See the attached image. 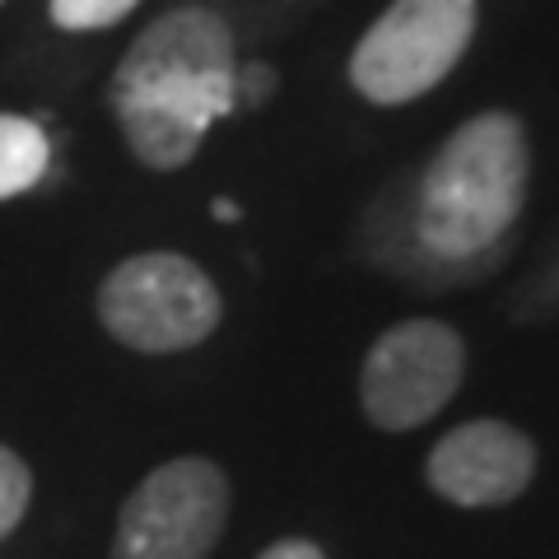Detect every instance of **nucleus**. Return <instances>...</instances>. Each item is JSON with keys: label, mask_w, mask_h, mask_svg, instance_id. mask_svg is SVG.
Here are the masks:
<instances>
[{"label": "nucleus", "mask_w": 559, "mask_h": 559, "mask_svg": "<svg viewBox=\"0 0 559 559\" xmlns=\"http://www.w3.org/2000/svg\"><path fill=\"white\" fill-rule=\"evenodd\" d=\"M135 5L140 0H51V20L70 33H94V28L121 24Z\"/></svg>", "instance_id": "9d476101"}, {"label": "nucleus", "mask_w": 559, "mask_h": 559, "mask_svg": "<svg viewBox=\"0 0 559 559\" xmlns=\"http://www.w3.org/2000/svg\"><path fill=\"white\" fill-rule=\"evenodd\" d=\"M108 98L140 164L159 173L182 168L201 150L205 131L238 108L229 24L201 5L154 20L127 47Z\"/></svg>", "instance_id": "f257e3e1"}, {"label": "nucleus", "mask_w": 559, "mask_h": 559, "mask_svg": "<svg viewBox=\"0 0 559 559\" xmlns=\"http://www.w3.org/2000/svg\"><path fill=\"white\" fill-rule=\"evenodd\" d=\"M234 485L210 457H173L117 513L112 559H210L229 527Z\"/></svg>", "instance_id": "39448f33"}, {"label": "nucleus", "mask_w": 559, "mask_h": 559, "mask_svg": "<svg viewBox=\"0 0 559 559\" xmlns=\"http://www.w3.org/2000/svg\"><path fill=\"white\" fill-rule=\"evenodd\" d=\"M471 33L476 0H392L349 57V84L378 108H401L448 80Z\"/></svg>", "instance_id": "20e7f679"}, {"label": "nucleus", "mask_w": 559, "mask_h": 559, "mask_svg": "<svg viewBox=\"0 0 559 559\" xmlns=\"http://www.w3.org/2000/svg\"><path fill=\"white\" fill-rule=\"evenodd\" d=\"M51 140L38 121L0 112V201L24 197L47 178Z\"/></svg>", "instance_id": "6e6552de"}, {"label": "nucleus", "mask_w": 559, "mask_h": 559, "mask_svg": "<svg viewBox=\"0 0 559 559\" xmlns=\"http://www.w3.org/2000/svg\"><path fill=\"white\" fill-rule=\"evenodd\" d=\"M466 378V341L439 318H406L369 345L359 369V406L382 433L429 425Z\"/></svg>", "instance_id": "423d86ee"}, {"label": "nucleus", "mask_w": 559, "mask_h": 559, "mask_svg": "<svg viewBox=\"0 0 559 559\" xmlns=\"http://www.w3.org/2000/svg\"><path fill=\"white\" fill-rule=\"evenodd\" d=\"M33 499V471L14 448L0 443V540H10Z\"/></svg>", "instance_id": "1a4fd4ad"}, {"label": "nucleus", "mask_w": 559, "mask_h": 559, "mask_svg": "<svg viewBox=\"0 0 559 559\" xmlns=\"http://www.w3.org/2000/svg\"><path fill=\"white\" fill-rule=\"evenodd\" d=\"M224 299L182 252H135L98 285L103 331L135 355H182L215 336Z\"/></svg>", "instance_id": "7ed1b4c3"}, {"label": "nucleus", "mask_w": 559, "mask_h": 559, "mask_svg": "<svg viewBox=\"0 0 559 559\" xmlns=\"http://www.w3.org/2000/svg\"><path fill=\"white\" fill-rule=\"evenodd\" d=\"M536 480V443L509 419H466L425 457V485L457 509H503Z\"/></svg>", "instance_id": "0eeeda50"}, {"label": "nucleus", "mask_w": 559, "mask_h": 559, "mask_svg": "<svg viewBox=\"0 0 559 559\" xmlns=\"http://www.w3.org/2000/svg\"><path fill=\"white\" fill-rule=\"evenodd\" d=\"M532 145L509 112H480L457 127L429 159L415 191V242L433 261L462 266L489 257L527 201Z\"/></svg>", "instance_id": "f03ea898"}, {"label": "nucleus", "mask_w": 559, "mask_h": 559, "mask_svg": "<svg viewBox=\"0 0 559 559\" xmlns=\"http://www.w3.org/2000/svg\"><path fill=\"white\" fill-rule=\"evenodd\" d=\"M257 559H326V550L308 536H285V540H275V546L261 550Z\"/></svg>", "instance_id": "9b49d317"}]
</instances>
